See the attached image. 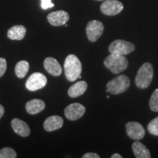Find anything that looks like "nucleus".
I'll list each match as a JSON object with an SVG mask.
<instances>
[{"mask_svg": "<svg viewBox=\"0 0 158 158\" xmlns=\"http://www.w3.org/2000/svg\"><path fill=\"white\" fill-rule=\"evenodd\" d=\"M64 69L67 79L69 81H75L81 73V62L76 55L70 54L65 59Z\"/></svg>", "mask_w": 158, "mask_h": 158, "instance_id": "f257e3e1", "label": "nucleus"}, {"mask_svg": "<svg viewBox=\"0 0 158 158\" xmlns=\"http://www.w3.org/2000/svg\"><path fill=\"white\" fill-rule=\"evenodd\" d=\"M154 76L153 67L151 63L145 62L138 70L135 78V85L139 89H143L149 86Z\"/></svg>", "mask_w": 158, "mask_h": 158, "instance_id": "f03ea898", "label": "nucleus"}, {"mask_svg": "<svg viewBox=\"0 0 158 158\" xmlns=\"http://www.w3.org/2000/svg\"><path fill=\"white\" fill-rule=\"evenodd\" d=\"M104 65L114 74H118L127 68L129 62L123 55L110 54L104 60Z\"/></svg>", "mask_w": 158, "mask_h": 158, "instance_id": "7ed1b4c3", "label": "nucleus"}, {"mask_svg": "<svg viewBox=\"0 0 158 158\" xmlns=\"http://www.w3.org/2000/svg\"><path fill=\"white\" fill-rule=\"evenodd\" d=\"M130 85V78L125 75H119L107 83L106 92L111 94L123 93L128 89Z\"/></svg>", "mask_w": 158, "mask_h": 158, "instance_id": "20e7f679", "label": "nucleus"}, {"mask_svg": "<svg viewBox=\"0 0 158 158\" xmlns=\"http://www.w3.org/2000/svg\"><path fill=\"white\" fill-rule=\"evenodd\" d=\"M135 48V46L133 43L127 42L123 40H116L110 43L108 47V51L110 54L125 56L134 51Z\"/></svg>", "mask_w": 158, "mask_h": 158, "instance_id": "39448f33", "label": "nucleus"}, {"mask_svg": "<svg viewBox=\"0 0 158 158\" xmlns=\"http://www.w3.org/2000/svg\"><path fill=\"white\" fill-rule=\"evenodd\" d=\"M104 31V26L101 21L92 20L87 23L86 32L87 38L91 42H96L101 37Z\"/></svg>", "mask_w": 158, "mask_h": 158, "instance_id": "423d86ee", "label": "nucleus"}, {"mask_svg": "<svg viewBox=\"0 0 158 158\" xmlns=\"http://www.w3.org/2000/svg\"><path fill=\"white\" fill-rule=\"evenodd\" d=\"M100 9L102 14L108 16H113L123 10L124 5L118 0H104L100 5Z\"/></svg>", "mask_w": 158, "mask_h": 158, "instance_id": "0eeeda50", "label": "nucleus"}, {"mask_svg": "<svg viewBox=\"0 0 158 158\" xmlns=\"http://www.w3.org/2000/svg\"><path fill=\"white\" fill-rule=\"evenodd\" d=\"M47 78L40 73H35L31 74L26 82V87L29 91L34 92L41 89L47 84Z\"/></svg>", "mask_w": 158, "mask_h": 158, "instance_id": "6e6552de", "label": "nucleus"}, {"mask_svg": "<svg viewBox=\"0 0 158 158\" xmlns=\"http://www.w3.org/2000/svg\"><path fill=\"white\" fill-rule=\"evenodd\" d=\"M126 133L129 138L135 141H139L145 135V129L139 122H129L125 124Z\"/></svg>", "mask_w": 158, "mask_h": 158, "instance_id": "1a4fd4ad", "label": "nucleus"}, {"mask_svg": "<svg viewBox=\"0 0 158 158\" xmlns=\"http://www.w3.org/2000/svg\"><path fill=\"white\" fill-rule=\"evenodd\" d=\"M86 112V108L82 104L75 102L70 104L64 109V115L70 121H76L81 118Z\"/></svg>", "mask_w": 158, "mask_h": 158, "instance_id": "9d476101", "label": "nucleus"}, {"mask_svg": "<svg viewBox=\"0 0 158 158\" xmlns=\"http://www.w3.org/2000/svg\"><path fill=\"white\" fill-rule=\"evenodd\" d=\"M69 19H70V15L68 12L64 10L52 12L47 16V20L49 23L54 27L65 25Z\"/></svg>", "mask_w": 158, "mask_h": 158, "instance_id": "9b49d317", "label": "nucleus"}, {"mask_svg": "<svg viewBox=\"0 0 158 158\" xmlns=\"http://www.w3.org/2000/svg\"><path fill=\"white\" fill-rule=\"evenodd\" d=\"M11 126L15 133L21 137H27L30 135V128L29 125L20 118H13L11 121Z\"/></svg>", "mask_w": 158, "mask_h": 158, "instance_id": "f8f14e48", "label": "nucleus"}, {"mask_svg": "<svg viewBox=\"0 0 158 158\" xmlns=\"http://www.w3.org/2000/svg\"><path fill=\"white\" fill-rule=\"evenodd\" d=\"M44 68L49 74L59 76L62 74V69L58 61L53 57H48L44 60Z\"/></svg>", "mask_w": 158, "mask_h": 158, "instance_id": "ddd939ff", "label": "nucleus"}, {"mask_svg": "<svg viewBox=\"0 0 158 158\" xmlns=\"http://www.w3.org/2000/svg\"><path fill=\"white\" fill-rule=\"evenodd\" d=\"M64 120L59 116H49L45 120L43 127L47 132H52L54 130L60 129L63 126Z\"/></svg>", "mask_w": 158, "mask_h": 158, "instance_id": "4468645a", "label": "nucleus"}, {"mask_svg": "<svg viewBox=\"0 0 158 158\" xmlns=\"http://www.w3.org/2000/svg\"><path fill=\"white\" fill-rule=\"evenodd\" d=\"M45 104L43 100L40 99H34L31 100L26 104V110L27 113L31 115L37 114L44 110Z\"/></svg>", "mask_w": 158, "mask_h": 158, "instance_id": "2eb2a0df", "label": "nucleus"}, {"mask_svg": "<svg viewBox=\"0 0 158 158\" xmlns=\"http://www.w3.org/2000/svg\"><path fill=\"white\" fill-rule=\"evenodd\" d=\"M27 29L23 25H15L7 31V37L12 40H21L24 38Z\"/></svg>", "mask_w": 158, "mask_h": 158, "instance_id": "dca6fc26", "label": "nucleus"}, {"mask_svg": "<svg viewBox=\"0 0 158 158\" xmlns=\"http://www.w3.org/2000/svg\"><path fill=\"white\" fill-rule=\"evenodd\" d=\"M87 83L84 81H81L77 82L75 84L72 85L68 89V95L72 98H78V97L82 95L86 92V89H87Z\"/></svg>", "mask_w": 158, "mask_h": 158, "instance_id": "f3484780", "label": "nucleus"}, {"mask_svg": "<svg viewBox=\"0 0 158 158\" xmlns=\"http://www.w3.org/2000/svg\"><path fill=\"white\" fill-rule=\"evenodd\" d=\"M134 155L137 158H150L151 154L145 145L139 141H135L132 145Z\"/></svg>", "mask_w": 158, "mask_h": 158, "instance_id": "a211bd4d", "label": "nucleus"}, {"mask_svg": "<svg viewBox=\"0 0 158 158\" xmlns=\"http://www.w3.org/2000/svg\"><path fill=\"white\" fill-rule=\"evenodd\" d=\"M29 69V64L25 60L20 61L15 65V73L18 78H23L27 76Z\"/></svg>", "mask_w": 158, "mask_h": 158, "instance_id": "6ab92c4d", "label": "nucleus"}, {"mask_svg": "<svg viewBox=\"0 0 158 158\" xmlns=\"http://www.w3.org/2000/svg\"><path fill=\"white\" fill-rule=\"evenodd\" d=\"M149 107L152 111L158 112V88L152 94L149 100Z\"/></svg>", "mask_w": 158, "mask_h": 158, "instance_id": "aec40b11", "label": "nucleus"}, {"mask_svg": "<svg viewBox=\"0 0 158 158\" xmlns=\"http://www.w3.org/2000/svg\"><path fill=\"white\" fill-rule=\"evenodd\" d=\"M16 157V152L12 148L5 147L0 150V158H15Z\"/></svg>", "mask_w": 158, "mask_h": 158, "instance_id": "412c9836", "label": "nucleus"}, {"mask_svg": "<svg viewBox=\"0 0 158 158\" xmlns=\"http://www.w3.org/2000/svg\"><path fill=\"white\" fill-rule=\"evenodd\" d=\"M148 130L152 135L158 136V116L149 122L148 124Z\"/></svg>", "mask_w": 158, "mask_h": 158, "instance_id": "4be33fe9", "label": "nucleus"}, {"mask_svg": "<svg viewBox=\"0 0 158 158\" xmlns=\"http://www.w3.org/2000/svg\"><path fill=\"white\" fill-rule=\"evenodd\" d=\"M7 70V62L5 59L0 58V78L4 76Z\"/></svg>", "mask_w": 158, "mask_h": 158, "instance_id": "5701e85b", "label": "nucleus"}, {"mask_svg": "<svg viewBox=\"0 0 158 158\" xmlns=\"http://www.w3.org/2000/svg\"><path fill=\"white\" fill-rule=\"evenodd\" d=\"M54 6L51 0H41V7L43 10L51 8Z\"/></svg>", "mask_w": 158, "mask_h": 158, "instance_id": "b1692460", "label": "nucleus"}, {"mask_svg": "<svg viewBox=\"0 0 158 158\" xmlns=\"http://www.w3.org/2000/svg\"><path fill=\"white\" fill-rule=\"evenodd\" d=\"M83 158H100V156L98 155V154L93 153V152H88L84 154V155L82 156Z\"/></svg>", "mask_w": 158, "mask_h": 158, "instance_id": "393cba45", "label": "nucleus"}, {"mask_svg": "<svg viewBox=\"0 0 158 158\" xmlns=\"http://www.w3.org/2000/svg\"><path fill=\"white\" fill-rule=\"evenodd\" d=\"M4 114H5V108L2 105H0V119L3 116Z\"/></svg>", "mask_w": 158, "mask_h": 158, "instance_id": "a878e982", "label": "nucleus"}, {"mask_svg": "<svg viewBox=\"0 0 158 158\" xmlns=\"http://www.w3.org/2000/svg\"><path fill=\"white\" fill-rule=\"evenodd\" d=\"M110 157L111 158H122V156L121 155H119V154L115 153V154H114V155H112Z\"/></svg>", "mask_w": 158, "mask_h": 158, "instance_id": "bb28decb", "label": "nucleus"}, {"mask_svg": "<svg viewBox=\"0 0 158 158\" xmlns=\"http://www.w3.org/2000/svg\"><path fill=\"white\" fill-rule=\"evenodd\" d=\"M94 1H104V0H94Z\"/></svg>", "mask_w": 158, "mask_h": 158, "instance_id": "cd10ccee", "label": "nucleus"}]
</instances>
